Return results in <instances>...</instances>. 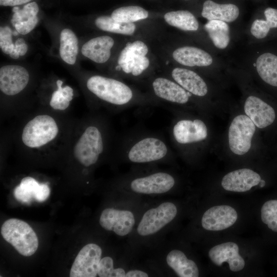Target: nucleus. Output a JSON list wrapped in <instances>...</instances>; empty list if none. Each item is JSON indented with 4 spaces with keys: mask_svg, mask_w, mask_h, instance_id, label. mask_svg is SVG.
I'll use <instances>...</instances> for the list:
<instances>
[{
    "mask_svg": "<svg viewBox=\"0 0 277 277\" xmlns=\"http://www.w3.org/2000/svg\"><path fill=\"white\" fill-rule=\"evenodd\" d=\"M117 152L125 161L135 164L163 162L172 157V151L162 135L144 130L127 133Z\"/></svg>",
    "mask_w": 277,
    "mask_h": 277,
    "instance_id": "f257e3e1",
    "label": "nucleus"
},
{
    "mask_svg": "<svg viewBox=\"0 0 277 277\" xmlns=\"http://www.w3.org/2000/svg\"><path fill=\"white\" fill-rule=\"evenodd\" d=\"M109 138V126L105 119L99 115L91 117L74 144V158L86 168L96 164L108 151Z\"/></svg>",
    "mask_w": 277,
    "mask_h": 277,
    "instance_id": "f03ea898",
    "label": "nucleus"
},
{
    "mask_svg": "<svg viewBox=\"0 0 277 277\" xmlns=\"http://www.w3.org/2000/svg\"><path fill=\"white\" fill-rule=\"evenodd\" d=\"M88 90L104 104L115 111H122L135 106L159 105V101L136 95L128 85L119 80L93 75L87 81Z\"/></svg>",
    "mask_w": 277,
    "mask_h": 277,
    "instance_id": "7ed1b4c3",
    "label": "nucleus"
},
{
    "mask_svg": "<svg viewBox=\"0 0 277 277\" xmlns=\"http://www.w3.org/2000/svg\"><path fill=\"white\" fill-rule=\"evenodd\" d=\"M174 114L170 127L171 140L183 153L195 152L198 146L206 141L208 136L207 126L202 119L179 114L176 109H167Z\"/></svg>",
    "mask_w": 277,
    "mask_h": 277,
    "instance_id": "20e7f679",
    "label": "nucleus"
},
{
    "mask_svg": "<svg viewBox=\"0 0 277 277\" xmlns=\"http://www.w3.org/2000/svg\"><path fill=\"white\" fill-rule=\"evenodd\" d=\"M60 123L52 116L40 114L29 120L21 135L24 146L32 151L43 150L53 144L60 137Z\"/></svg>",
    "mask_w": 277,
    "mask_h": 277,
    "instance_id": "39448f33",
    "label": "nucleus"
},
{
    "mask_svg": "<svg viewBox=\"0 0 277 277\" xmlns=\"http://www.w3.org/2000/svg\"><path fill=\"white\" fill-rule=\"evenodd\" d=\"M1 232L3 238L24 256H31L37 249V236L25 221L15 218L7 220L2 225Z\"/></svg>",
    "mask_w": 277,
    "mask_h": 277,
    "instance_id": "423d86ee",
    "label": "nucleus"
},
{
    "mask_svg": "<svg viewBox=\"0 0 277 277\" xmlns=\"http://www.w3.org/2000/svg\"><path fill=\"white\" fill-rule=\"evenodd\" d=\"M255 130V125L246 114L235 116L228 129V145L231 151L238 155L249 152Z\"/></svg>",
    "mask_w": 277,
    "mask_h": 277,
    "instance_id": "0eeeda50",
    "label": "nucleus"
},
{
    "mask_svg": "<svg viewBox=\"0 0 277 277\" xmlns=\"http://www.w3.org/2000/svg\"><path fill=\"white\" fill-rule=\"evenodd\" d=\"M148 52V47L141 41L128 43L118 58L121 70L126 75L141 76L149 66V60L146 56Z\"/></svg>",
    "mask_w": 277,
    "mask_h": 277,
    "instance_id": "6e6552de",
    "label": "nucleus"
},
{
    "mask_svg": "<svg viewBox=\"0 0 277 277\" xmlns=\"http://www.w3.org/2000/svg\"><path fill=\"white\" fill-rule=\"evenodd\" d=\"M172 57L179 64L188 67L216 69L226 65L213 51H209L193 46L176 48L172 53Z\"/></svg>",
    "mask_w": 277,
    "mask_h": 277,
    "instance_id": "1a4fd4ad",
    "label": "nucleus"
},
{
    "mask_svg": "<svg viewBox=\"0 0 277 277\" xmlns=\"http://www.w3.org/2000/svg\"><path fill=\"white\" fill-rule=\"evenodd\" d=\"M151 87L154 95L163 102L183 107H191L194 104V96L172 79L156 77Z\"/></svg>",
    "mask_w": 277,
    "mask_h": 277,
    "instance_id": "9d476101",
    "label": "nucleus"
},
{
    "mask_svg": "<svg viewBox=\"0 0 277 277\" xmlns=\"http://www.w3.org/2000/svg\"><path fill=\"white\" fill-rule=\"evenodd\" d=\"M177 214L176 206L171 202H164L156 208L147 210L137 228L142 236L154 234L171 222Z\"/></svg>",
    "mask_w": 277,
    "mask_h": 277,
    "instance_id": "9b49d317",
    "label": "nucleus"
},
{
    "mask_svg": "<svg viewBox=\"0 0 277 277\" xmlns=\"http://www.w3.org/2000/svg\"><path fill=\"white\" fill-rule=\"evenodd\" d=\"M175 179L165 171H155L137 176L129 181V186L134 192L142 194H161L170 190L175 184Z\"/></svg>",
    "mask_w": 277,
    "mask_h": 277,
    "instance_id": "f8f14e48",
    "label": "nucleus"
},
{
    "mask_svg": "<svg viewBox=\"0 0 277 277\" xmlns=\"http://www.w3.org/2000/svg\"><path fill=\"white\" fill-rule=\"evenodd\" d=\"M250 47L244 65H247L267 84L277 87V55L267 51L260 53L255 52Z\"/></svg>",
    "mask_w": 277,
    "mask_h": 277,
    "instance_id": "ddd939ff",
    "label": "nucleus"
},
{
    "mask_svg": "<svg viewBox=\"0 0 277 277\" xmlns=\"http://www.w3.org/2000/svg\"><path fill=\"white\" fill-rule=\"evenodd\" d=\"M102 249L93 243L84 246L79 251L70 269V277H95L97 275Z\"/></svg>",
    "mask_w": 277,
    "mask_h": 277,
    "instance_id": "4468645a",
    "label": "nucleus"
},
{
    "mask_svg": "<svg viewBox=\"0 0 277 277\" xmlns=\"http://www.w3.org/2000/svg\"><path fill=\"white\" fill-rule=\"evenodd\" d=\"M27 70L19 65H8L0 68V90L9 96L16 95L27 86L29 81Z\"/></svg>",
    "mask_w": 277,
    "mask_h": 277,
    "instance_id": "2eb2a0df",
    "label": "nucleus"
},
{
    "mask_svg": "<svg viewBox=\"0 0 277 277\" xmlns=\"http://www.w3.org/2000/svg\"><path fill=\"white\" fill-rule=\"evenodd\" d=\"M238 219V213L229 205H217L207 210L203 214L202 226L209 231H220L232 226Z\"/></svg>",
    "mask_w": 277,
    "mask_h": 277,
    "instance_id": "dca6fc26",
    "label": "nucleus"
},
{
    "mask_svg": "<svg viewBox=\"0 0 277 277\" xmlns=\"http://www.w3.org/2000/svg\"><path fill=\"white\" fill-rule=\"evenodd\" d=\"M244 110L246 115L259 128L263 129L271 125L275 118L274 109L254 94L246 96Z\"/></svg>",
    "mask_w": 277,
    "mask_h": 277,
    "instance_id": "f3484780",
    "label": "nucleus"
},
{
    "mask_svg": "<svg viewBox=\"0 0 277 277\" xmlns=\"http://www.w3.org/2000/svg\"><path fill=\"white\" fill-rule=\"evenodd\" d=\"M100 224L104 229L113 231L118 235L124 236L132 230L135 219L130 211L109 208L102 211Z\"/></svg>",
    "mask_w": 277,
    "mask_h": 277,
    "instance_id": "a211bd4d",
    "label": "nucleus"
},
{
    "mask_svg": "<svg viewBox=\"0 0 277 277\" xmlns=\"http://www.w3.org/2000/svg\"><path fill=\"white\" fill-rule=\"evenodd\" d=\"M171 77L194 97L204 98L209 94L210 88L206 80L191 69L175 68L171 72Z\"/></svg>",
    "mask_w": 277,
    "mask_h": 277,
    "instance_id": "6ab92c4d",
    "label": "nucleus"
},
{
    "mask_svg": "<svg viewBox=\"0 0 277 277\" xmlns=\"http://www.w3.org/2000/svg\"><path fill=\"white\" fill-rule=\"evenodd\" d=\"M208 256L216 266L227 262L230 270L233 272L241 271L245 266L244 259L239 254V246L234 242H227L214 246L209 250Z\"/></svg>",
    "mask_w": 277,
    "mask_h": 277,
    "instance_id": "aec40b11",
    "label": "nucleus"
},
{
    "mask_svg": "<svg viewBox=\"0 0 277 277\" xmlns=\"http://www.w3.org/2000/svg\"><path fill=\"white\" fill-rule=\"evenodd\" d=\"M261 176L249 168H242L225 174L221 181L222 187L227 191L244 192L259 184Z\"/></svg>",
    "mask_w": 277,
    "mask_h": 277,
    "instance_id": "412c9836",
    "label": "nucleus"
},
{
    "mask_svg": "<svg viewBox=\"0 0 277 277\" xmlns=\"http://www.w3.org/2000/svg\"><path fill=\"white\" fill-rule=\"evenodd\" d=\"M263 14L264 18H254L249 23L247 34L251 44L266 38L271 30L277 29V9L268 7Z\"/></svg>",
    "mask_w": 277,
    "mask_h": 277,
    "instance_id": "4be33fe9",
    "label": "nucleus"
},
{
    "mask_svg": "<svg viewBox=\"0 0 277 277\" xmlns=\"http://www.w3.org/2000/svg\"><path fill=\"white\" fill-rule=\"evenodd\" d=\"M230 24L218 19L207 20L204 25L212 46L217 51H225L230 47L232 41Z\"/></svg>",
    "mask_w": 277,
    "mask_h": 277,
    "instance_id": "5701e85b",
    "label": "nucleus"
},
{
    "mask_svg": "<svg viewBox=\"0 0 277 277\" xmlns=\"http://www.w3.org/2000/svg\"><path fill=\"white\" fill-rule=\"evenodd\" d=\"M201 15L207 20L218 19L229 24L235 23L240 17V10L232 3H218L212 0L205 1Z\"/></svg>",
    "mask_w": 277,
    "mask_h": 277,
    "instance_id": "b1692460",
    "label": "nucleus"
},
{
    "mask_svg": "<svg viewBox=\"0 0 277 277\" xmlns=\"http://www.w3.org/2000/svg\"><path fill=\"white\" fill-rule=\"evenodd\" d=\"M113 39L107 35L93 38L82 46V54L93 62L103 64L106 62L111 55V49L114 45Z\"/></svg>",
    "mask_w": 277,
    "mask_h": 277,
    "instance_id": "393cba45",
    "label": "nucleus"
},
{
    "mask_svg": "<svg viewBox=\"0 0 277 277\" xmlns=\"http://www.w3.org/2000/svg\"><path fill=\"white\" fill-rule=\"evenodd\" d=\"M166 262L176 274L180 277H197L199 271L195 263L188 259L180 250H172L166 257Z\"/></svg>",
    "mask_w": 277,
    "mask_h": 277,
    "instance_id": "a878e982",
    "label": "nucleus"
},
{
    "mask_svg": "<svg viewBox=\"0 0 277 277\" xmlns=\"http://www.w3.org/2000/svg\"><path fill=\"white\" fill-rule=\"evenodd\" d=\"M164 17L168 24L184 31H196L200 27L197 18L188 10L170 11Z\"/></svg>",
    "mask_w": 277,
    "mask_h": 277,
    "instance_id": "bb28decb",
    "label": "nucleus"
},
{
    "mask_svg": "<svg viewBox=\"0 0 277 277\" xmlns=\"http://www.w3.org/2000/svg\"><path fill=\"white\" fill-rule=\"evenodd\" d=\"M78 52V39L70 29H63L60 34V54L67 64L74 65Z\"/></svg>",
    "mask_w": 277,
    "mask_h": 277,
    "instance_id": "cd10ccee",
    "label": "nucleus"
},
{
    "mask_svg": "<svg viewBox=\"0 0 277 277\" xmlns=\"http://www.w3.org/2000/svg\"><path fill=\"white\" fill-rule=\"evenodd\" d=\"M96 26L100 29L115 33L131 35L135 30L133 23H123L113 19L111 16L104 15L97 17L95 20Z\"/></svg>",
    "mask_w": 277,
    "mask_h": 277,
    "instance_id": "c85d7f7f",
    "label": "nucleus"
},
{
    "mask_svg": "<svg viewBox=\"0 0 277 277\" xmlns=\"http://www.w3.org/2000/svg\"><path fill=\"white\" fill-rule=\"evenodd\" d=\"M41 184L32 177H25L14 188V196L16 200L22 203H29L35 198Z\"/></svg>",
    "mask_w": 277,
    "mask_h": 277,
    "instance_id": "c756f323",
    "label": "nucleus"
},
{
    "mask_svg": "<svg viewBox=\"0 0 277 277\" xmlns=\"http://www.w3.org/2000/svg\"><path fill=\"white\" fill-rule=\"evenodd\" d=\"M148 12L145 9L138 6L121 7L114 10L111 17L118 22L133 23L148 17Z\"/></svg>",
    "mask_w": 277,
    "mask_h": 277,
    "instance_id": "7c9ffc66",
    "label": "nucleus"
},
{
    "mask_svg": "<svg viewBox=\"0 0 277 277\" xmlns=\"http://www.w3.org/2000/svg\"><path fill=\"white\" fill-rule=\"evenodd\" d=\"M13 14L11 22L14 26L15 24L38 20L37 14L39 11L37 4L35 2H31L24 5L22 9L18 7H14L12 9Z\"/></svg>",
    "mask_w": 277,
    "mask_h": 277,
    "instance_id": "2f4dec72",
    "label": "nucleus"
},
{
    "mask_svg": "<svg viewBox=\"0 0 277 277\" xmlns=\"http://www.w3.org/2000/svg\"><path fill=\"white\" fill-rule=\"evenodd\" d=\"M261 217L263 223L270 230L277 232V200L266 201L263 205Z\"/></svg>",
    "mask_w": 277,
    "mask_h": 277,
    "instance_id": "473e14b6",
    "label": "nucleus"
},
{
    "mask_svg": "<svg viewBox=\"0 0 277 277\" xmlns=\"http://www.w3.org/2000/svg\"><path fill=\"white\" fill-rule=\"evenodd\" d=\"M97 275L100 277H125L126 273L123 268L114 269L113 259L106 256L102 259L99 263Z\"/></svg>",
    "mask_w": 277,
    "mask_h": 277,
    "instance_id": "72a5a7b5",
    "label": "nucleus"
},
{
    "mask_svg": "<svg viewBox=\"0 0 277 277\" xmlns=\"http://www.w3.org/2000/svg\"><path fill=\"white\" fill-rule=\"evenodd\" d=\"M63 81L60 80L56 81L57 89L52 93L49 105L54 110L63 111L70 105V102L65 97L63 93Z\"/></svg>",
    "mask_w": 277,
    "mask_h": 277,
    "instance_id": "f704fd0d",
    "label": "nucleus"
},
{
    "mask_svg": "<svg viewBox=\"0 0 277 277\" xmlns=\"http://www.w3.org/2000/svg\"><path fill=\"white\" fill-rule=\"evenodd\" d=\"M12 32L8 26L0 28V47L2 51L6 54H10L15 47L12 42Z\"/></svg>",
    "mask_w": 277,
    "mask_h": 277,
    "instance_id": "c9c22d12",
    "label": "nucleus"
},
{
    "mask_svg": "<svg viewBox=\"0 0 277 277\" xmlns=\"http://www.w3.org/2000/svg\"><path fill=\"white\" fill-rule=\"evenodd\" d=\"M32 0H0V5L3 6H15L22 5Z\"/></svg>",
    "mask_w": 277,
    "mask_h": 277,
    "instance_id": "e433bc0d",
    "label": "nucleus"
},
{
    "mask_svg": "<svg viewBox=\"0 0 277 277\" xmlns=\"http://www.w3.org/2000/svg\"><path fill=\"white\" fill-rule=\"evenodd\" d=\"M126 277H148L146 272L138 270H130L126 273Z\"/></svg>",
    "mask_w": 277,
    "mask_h": 277,
    "instance_id": "4c0bfd02",
    "label": "nucleus"
},
{
    "mask_svg": "<svg viewBox=\"0 0 277 277\" xmlns=\"http://www.w3.org/2000/svg\"><path fill=\"white\" fill-rule=\"evenodd\" d=\"M14 49L19 53L20 56H24L28 51V45L25 43L21 46H15Z\"/></svg>",
    "mask_w": 277,
    "mask_h": 277,
    "instance_id": "58836bf2",
    "label": "nucleus"
},
{
    "mask_svg": "<svg viewBox=\"0 0 277 277\" xmlns=\"http://www.w3.org/2000/svg\"><path fill=\"white\" fill-rule=\"evenodd\" d=\"M9 55L13 59H17L20 56L19 53L14 48Z\"/></svg>",
    "mask_w": 277,
    "mask_h": 277,
    "instance_id": "ea45409f",
    "label": "nucleus"
},
{
    "mask_svg": "<svg viewBox=\"0 0 277 277\" xmlns=\"http://www.w3.org/2000/svg\"><path fill=\"white\" fill-rule=\"evenodd\" d=\"M25 41L23 38H18L15 42V46H18L25 44Z\"/></svg>",
    "mask_w": 277,
    "mask_h": 277,
    "instance_id": "a19ab883",
    "label": "nucleus"
},
{
    "mask_svg": "<svg viewBox=\"0 0 277 277\" xmlns=\"http://www.w3.org/2000/svg\"><path fill=\"white\" fill-rule=\"evenodd\" d=\"M259 184H260V187H263L265 185V182L264 180H261Z\"/></svg>",
    "mask_w": 277,
    "mask_h": 277,
    "instance_id": "79ce46f5",
    "label": "nucleus"
},
{
    "mask_svg": "<svg viewBox=\"0 0 277 277\" xmlns=\"http://www.w3.org/2000/svg\"><path fill=\"white\" fill-rule=\"evenodd\" d=\"M184 1H189V0H184Z\"/></svg>",
    "mask_w": 277,
    "mask_h": 277,
    "instance_id": "37998d69",
    "label": "nucleus"
}]
</instances>
